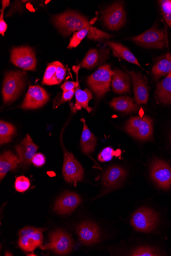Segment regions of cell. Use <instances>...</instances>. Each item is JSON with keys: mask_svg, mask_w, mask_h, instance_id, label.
<instances>
[{"mask_svg": "<svg viewBox=\"0 0 171 256\" xmlns=\"http://www.w3.org/2000/svg\"><path fill=\"white\" fill-rule=\"evenodd\" d=\"M53 21L56 28L64 36L70 35L73 32L91 26V22L86 17L72 11L54 16Z\"/></svg>", "mask_w": 171, "mask_h": 256, "instance_id": "obj_1", "label": "cell"}, {"mask_svg": "<svg viewBox=\"0 0 171 256\" xmlns=\"http://www.w3.org/2000/svg\"><path fill=\"white\" fill-rule=\"evenodd\" d=\"M113 76L111 66L103 65L91 76L88 77L87 82L97 98L103 97L110 90V86Z\"/></svg>", "mask_w": 171, "mask_h": 256, "instance_id": "obj_2", "label": "cell"}, {"mask_svg": "<svg viewBox=\"0 0 171 256\" xmlns=\"http://www.w3.org/2000/svg\"><path fill=\"white\" fill-rule=\"evenodd\" d=\"M125 130L139 140H149L153 137V120L147 116L133 117L127 122Z\"/></svg>", "mask_w": 171, "mask_h": 256, "instance_id": "obj_3", "label": "cell"}, {"mask_svg": "<svg viewBox=\"0 0 171 256\" xmlns=\"http://www.w3.org/2000/svg\"><path fill=\"white\" fill-rule=\"evenodd\" d=\"M25 84V78L21 72H7L3 90L4 103L9 104L14 102L20 95Z\"/></svg>", "mask_w": 171, "mask_h": 256, "instance_id": "obj_4", "label": "cell"}, {"mask_svg": "<svg viewBox=\"0 0 171 256\" xmlns=\"http://www.w3.org/2000/svg\"><path fill=\"white\" fill-rule=\"evenodd\" d=\"M158 222V216L152 209L142 207L132 216L131 224L134 228L141 232H148L156 228Z\"/></svg>", "mask_w": 171, "mask_h": 256, "instance_id": "obj_5", "label": "cell"}, {"mask_svg": "<svg viewBox=\"0 0 171 256\" xmlns=\"http://www.w3.org/2000/svg\"><path fill=\"white\" fill-rule=\"evenodd\" d=\"M101 14L104 26L110 30H118L125 24L126 13L122 2L113 4Z\"/></svg>", "mask_w": 171, "mask_h": 256, "instance_id": "obj_6", "label": "cell"}, {"mask_svg": "<svg viewBox=\"0 0 171 256\" xmlns=\"http://www.w3.org/2000/svg\"><path fill=\"white\" fill-rule=\"evenodd\" d=\"M73 240L70 234L62 230L52 232L50 234V242L42 246V250H52L59 255H65L71 252Z\"/></svg>", "mask_w": 171, "mask_h": 256, "instance_id": "obj_7", "label": "cell"}, {"mask_svg": "<svg viewBox=\"0 0 171 256\" xmlns=\"http://www.w3.org/2000/svg\"><path fill=\"white\" fill-rule=\"evenodd\" d=\"M130 40L145 48L162 49L166 45L167 40L163 31L156 27L145 31Z\"/></svg>", "mask_w": 171, "mask_h": 256, "instance_id": "obj_8", "label": "cell"}, {"mask_svg": "<svg viewBox=\"0 0 171 256\" xmlns=\"http://www.w3.org/2000/svg\"><path fill=\"white\" fill-rule=\"evenodd\" d=\"M44 230L42 228L30 226L22 229L19 232V247L26 252H33L38 247L41 248Z\"/></svg>", "mask_w": 171, "mask_h": 256, "instance_id": "obj_9", "label": "cell"}, {"mask_svg": "<svg viewBox=\"0 0 171 256\" xmlns=\"http://www.w3.org/2000/svg\"><path fill=\"white\" fill-rule=\"evenodd\" d=\"M62 146L64 152L63 167L64 179L68 182L77 184L84 178V169L74 155Z\"/></svg>", "mask_w": 171, "mask_h": 256, "instance_id": "obj_10", "label": "cell"}, {"mask_svg": "<svg viewBox=\"0 0 171 256\" xmlns=\"http://www.w3.org/2000/svg\"><path fill=\"white\" fill-rule=\"evenodd\" d=\"M11 62L26 70L35 71L37 60L33 48L29 46L14 48L11 52Z\"/></svg>", "mask_w": 171, "mask_h": 256, "instance_id": "obj_11", "label": "cell"}, {"mask_svg": "<svg viewBox=\"0 0 171 256\" xmlns=\"http://www.w3.org/2000/svg\"><path fill=\"white\" fill-rule=\"evenodd\" d=\"M150 175L159 188L167 190L171 188V166L164 161L155 159L150 166Z\"/></svg>", "mask_w": 171, "mask_h": 256, "instance_id": "obj_12", "label": "cell"}, {"mask_svg": "<svg viewBox=\"0 0 171 256\" xmlns=\"http://www.w3.org/2000/svg\"><path fill=\"white\" fill-rule=\"evenodd\" d=\"M50 96L43 88L39 86H30L21 108L23 109H36L45 105Z\"/></svg>", "mask_w": 171, "mask_h": 256, "instance_id": "obj_13", "label": "cell"}, {"mask_svg": "<svg viewBox=\"0 0 171 256\" xmlns=\"http://www.w3.org/2000/svg\"><path fill=\"white\" fill-rule=\"evenodd\" d=\"M81 202V198L77 194L66 192L56 200L54 210L62 215L69 214L74 212Z\"/></svg>", "mask_w": 171, "mask_h": 256, "instance_id": "obj_14", "label": "cell"}, {"mask_svg": "<svg viewBox=\"0 0 171 256\" xmlns=\"http://www.w3.org/2000/svg\"><path fill=\"white\" fill-rule=\"evenodd\" d=\"M77 231L80 240L86 246H91L100 240V231L98 226L90 222H83L77 226Z\"/></svg>", "mask_w": 171, "mask_h": 256, "instance_id": "obj_15", "label": "cell"}, {"mask_svg": "<svg viewBox=\"0 0 171 256\" xmlns=\"http://www.w3.org/2000/svg\"><path fill=\"white\" fill-rule=\"evenodd\" d=\"M126 176V171L120 166H112L107 169L102 177V184L106 190L105 193L118 188Z\"/></svg>", "mask_w": 171, "mask_h": 256, "instance_id": "obj_16", "label": "cell"}, {"mask_svg": "<svg viewBox=\"0 0 171 256\" xmlns=\"http://www.w3.org/2000/svg\"><path fill=\"white\" fill-rule=\"evenodd\" d=\"M39 148L28 134L21 143L15 147L17 156L22 166H29Z\"/></svg>", "mask_w": 171, "mask_h": 256, "instance_id": "obj_17", "label": "cell"}, {"mask_svg": "<svg viewBox=\"0 0 171 256\" xmlns=\"http://www.w3.org/2000/svg\"><path fill=\"white\" fill-rule=\"evenodd\" d=\"M66 68L60 62L49 64L44 74L42 84L48 86L59 84L64 79Z\"/></svg>", "mask_w": 171, "mask_h": 256, "instance_id": "obj_18", "label": "cell"}, {"mask_svg": "<svg viewBox=\"0 0 171 256\" xmlns=\"http://www.w3.org/2000/svg\"><path fill=\"white\" fill-rule=\"evenodd\" d=\"M133 82L135 100L138 104H147L149 99V87L146 80L139 73L128 72Z\"/></svg>", "mask_w": 171, "mask_h": 256, "instance_id": "obj_19", "label": "cell"}, {"mask_svg": "<svg viewBox=\"0 0 171 256\" xmlns=\"http://www.w3.org/2000/svg\"><path fill=\"white\" fill-rule=\"evenodd\" d=\"M109 50L105 48L90 50L82 61L80 66L90 69L104 62L108 58Z\"/></svg>", "mask_w": 171, "mask_h": 256, "instance_id": "obj_20", "label": "cell"}, {"mask_svg": "<svg viewBox=\"0 0 171 256\" xmlns=\"http://www.w3.org/2000/svg\"><path fill=\"white\" fill-rule=\"evenodd\" d=\"M112 87L113 91L117 94L129 92L131 88L129 76L119 69H115L112 79Z\"/></svg>", "mask_w": 171, "mask_h": 256, "instance_id": "obj_21", "label": "cell"}, {"mask_svg": "<svg viewBox=\"0 0 171 256\" xmlns=\"http://www.w3.org/2000/svg\"><path fill=\"white\" fill-rule=\"evenodd\" d=\"M21 162L18 156L11 151L4 152L0 156V180L5 178L8 172L16 169Z\"/></svg>", "mask_w": 171, "mask_h": 256, "instance_id": "obj_22", "label": "cell"}, {"mask_svg": "<svg viewBox=\"0 0 171 256\" xmlns=\"http://www.w3.org/2000/svg\"><path fill=\"white\" fill-rule=\"evenodd\" d=\"M75 95L76 102L72 108L73 112H76L77 110L84 108L88 112H91L92 108L88 106L89 102L92 99V92L88 89L82 90L80 88V84L75 88Z\"/></svg>", "mask_w": 171, "mask_h": 256, "instance_id": "obj_23", "label": "cell"}, {"mask_svg": "<svg viewBox=\"0 0 171 256\" xmlns=\"http://www.w3.org/2000/svg\"><path fill=\"white\" fill-rule=\"evenodd\" d=\"M110 105L117 111L126 113L136 112L139 109L138 104H134L131 98L126 96L113 98L110 102Z\"/></svg>", "mask_w": 171, "mask_h": 256, "instance_id": "obj_24", "label": "cell"}, {"mask_svg": "<svg viewBox=\"0 0 171 256\" xmlns=\"http://www.w3.org/2000/svg\"><path fill=\"white\" fill-rule=\"evenodd\" d=\"M107 44L115 56L141 67L136 58L126 46L121 44L112 42H107Z\"/></svg>", "mask_w": 171, "mask_h": 256, "instance_id": "obj_25", "label": "cell"}, {"mask_svg": "<svg viewBox=\"0 0 171 256\" xmlns=\"http://www.w3.org/2000/svg\"><path fill=\"white\" fill-rule=\"evenodd\" d=\"M156 95L160 103L171 104V73L157 84Z\"/></svg>", "mask_w": 171, "mask_h": 256, "instance_id": "obj_26", "label": "cell"}, {"mask_svg": "<svg viewBox=\"0 0 171 256\" xmlns=\"http://www.w3.org/2000/svg\"><path fill=\"white\" fill-rule=\"evenodd\" d=\"M171 73V54L163 56L152 68V74L156 80L167 76Z\"/></svg>", "mask_w": 171, "mask_h": 256, "instance_id": "obj_27", "label": "cell"}, {"mask_svg": "<svg viewBox=\"0 0 171 256\" xmlns=\"http://www.w3.org/2000/svg\"><path fill=\"white\" fill-rule=\"evenodd\" d=\"M81 140V149L84 154H90L93 152L96 146L97 139L88 128L85 121Z\"/></svg>", "mask_w": 171, "mask_h": 256, "instance_id": "obj_28", "label": "cell"}, {"mask_svg": "<svg viewBox=\"0 0 171 256\" xmlns=\"http://www.w3.org/2000/svg\"><path fill=\"white\" fill-rule=\"evenodd\" d=\"M16 134V128L12 124L0 122V144L4 145L11 142L13 136Z\"/></svg>", "mask_w": 171, "mask_h": 256, "instance_id": "obj_29", "label": "cell"}, {"mask_svg": "<svg viewBox=\"0 0 171 256\" xmlns=\"http://www.w3.org/2000/svg\"><path fill=\"white\" fill-rule=\"evenodd\" d=\"M91 26L83 29L73 35L70 40L68 48H76L81 43L82 40L88 34Z\"/></svg>", "mask_w": 171, "mask_h": 256, "instance_id": "obj_30", "label": "cell"}, {"mask_svg": "<svg viewBox=\"0 0 171 256\" xmlns=\"http://www.w3.org/2000/svg\"><path fill=\"white\" fill-rule=\"evenodd\" d=\"M121 154L119 150H114L110 147L105 148L98 155L97 158L102 162H108L112 159L114 156L117 157Z\"/></svg>", "mask_w": 171, "mask_h": 256, "instance_id": "obj_31", "label": "cell"}, {"mask_svg": "<svg viewBox=\"0 0 171 256\" xmlns=\"http://www.w3.org/2000/svg\"><path fill=\"white\" fill-rule=\"evenodd\" d=\"M113 37V36L103 32L96 28L91 26L88 34V38L91 40H100L109 39Z\"/></svg>", "mask_w": 171, "mask_h": 256, "instance_id": "obj_32", "label": "cell"}, {"mask_svg": "<svg viewBox=\"0 0 171 256\" xmlns=\"http://www.w3.org/2000/svg\"><path fill=\"white\" fill-rule=\"evenodd\" d=\"M30 180L26 176H20L16 180L15 184V189L19 192H26L30 188Z\"/></svg>", "mask_w": 171, "mask_h": 256, "instance_id": "obj_33", "label": "cell"}, {"mask_svg": "<svg viewBox=\"0 0 171 256\" xmlns=\"http://www.w3.org/2000/svg\"><path fill=\"white\" fill-rule=\"evenodd\" d=\"M133 256H158V253L154 248L149 246H141L134 250L131 254Z\"/></svg>", "mask_w": 171, "mask_h": 256, "instance_id": "obj_34", "label": "cell"}, {"mask_svg": "<svg viewBox=\"0 0 171 256\" xmlns=\"http://www.w3.org/2000/svg\"><path fill=\"white\" fill-rule=\"evenodd\" d=\"M159 2L164 18L167 25L171 28V1L163 0Z\"/></svg>", "mask_w": 171, "mask_h": 256, "instance_id": "obj_35", "label": "cell"}, {"mask_svg": "<svg viewBox=\"0 0 171 256\" xmlns=\"http://www.w3.org/2000/svg\"><path fill=\"white\" fill-rule=\"evenodd\" d=\"M45 157L41 154H36L32 160V164L36 167H42L45 164Z\"/></svg>", "mask_w": 171, "mask_h": 256, "instance_id": "obj_36", "label": "cell"}, {"mask_svg": "<svg viewBox=\"0 0 171 256\" xmlns=\"http://www.w3.org/2000/svg\"><path fill=\"white\" fill-rule=\"evenodd\" d=\"M5 10H1V15H0V33L4 36L8 28V25L4 20Z\"/></svg>", "mask_w": 171, "mask_h": 256, "instance_id": "obj_37", "label": "cell"}, {"mask_svg": "<svg viewBox=\"0 0 171 256\" xmlns=\"http://www.w3.org/2000/svg\"><path fill=\"white\" fill-rule=\"evenodd\" d=\"M75 93V89L69 90L67 92H63L60 104H63L66 102L70 100L73 97V96H74Z\"/></svg>", "mask_w": 171, "mask_h": 256, "instance_id": "obj_38", "label": "cell"}, {"mask_svg": "<svg viewBox=\"0 0 171 256\" xmlns=\"http://www.w3.org/2000/svg\"><path fill=\"white\" fill-rule=\"evenodd\" d=\"M6 256H13V255H12V254L11 253H9V252H7L6 254Z\"/></svg>", "mask_w": 171, "mask_h": 256, "instance_id": "obj_39", "label": "cell"}]
</instances>
